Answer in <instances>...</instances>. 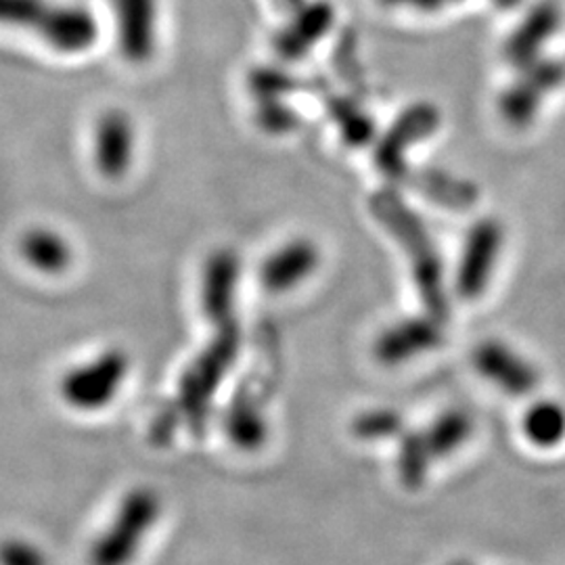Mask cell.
Wrapping results in <instances>:
<instances>
[{"label":"cell","instance_id":"6da1fadb","mask_svg":"<svg viewBox=\"0 0 565 565\" xmlns=\"http://www.w3.org/2000/svg\"><path fill=\"white\" fill-rule=\"evenodd\" d=\"M371 210L375 218L403 243L427 315L440 323H446L450 317V306L446 298L443 260L422 218L390 191L377 193L371 200Z\"/></svg>","mask_w":565,"mask_h":565},{"label":"cell","instance_id":"7a4b0ae2","mask_svg":"<svg viewBox=\"0 0 565 565\" xmlns=\"http://www.w3.org/2000/svg\"><path fill=\"white\" fill-rule=\"evenodd\" d=\"M0 25L34 32L65 55L86 53L99 39V23L84 4L57 0H0Z\"/></svg>","mask_w":565,"mask_h":565},{"label":"cell","instance_id":"3957f363","mask_svg":"<svg viewBox=\"0 0 565 565\" xmlns=\"http://www.w3.org/2000/svg\"><path fill=\"white\" fill-rule=\"evenodd\" d=\"M242 333L237 323L218 327V335L207 343L202 354L182 373L177 408L195 431H202L210 415V404L223 384L224 375L239 356Z\"/></svg>","mask_w":565,"mask_h":565},{"label":"cell","instance_id":"277c9868","mask_svg":"<svg viewBox=\"0 0 565 565\" xmlns=\"http://www.w3.org/2000/svg\"><path fill=\"white\" fill-rule=\"evenodd\" d=\"M162 513L160 497L151 488H137L121 499L120 507L90 546V565H128L139 555L147 534Z\"/></svg>","mask_w":565,"mask_h":565},{"label":"cell","instance_id":"5b68a950","mask_svg":"<svg viewBox=\"0 0 565 565\" xmlns=\"http://www.w3.org/2000/svg\"><path fill=\"white\" fill-rule=\"evenodd\" d=\"M128 375V356L109 350L88 363L74 366L61 380L63 401L78 411H99L111 403Z\"/></svg>","mask_w":565,"mask_h":565},{"label":"cell","instance_id":"8992f818","mask_svg":"<svg viewBox=\"0 0 565 565\" xmlns=\"http://www.w3.org/2000/svg\"><path fill=\"white\" fill-rule=\"evenodd\" d=\"M505 242L503 226L494 218L473 224L467 233L457 268V291L461 298H480L490 282Z\"/></svg>","mask_w":565,"mask_h":565},{"label":"cell","instance_id":"52a82bcc","mask_svg":"<svg viewBox=\"0 0 565 565\" xmlns=\"http://www.w3.org/2000/svg\"><path fill=\"white\" fill-rule=\"evenodd\" d=\"M121 57L135 65L151 61L158 49V0H109Z\"/></svg>","mask_w":565,"mask_h":565},{"label":"cell","instance_id":"ba28073f","mask_svg":"<svg viewBox=\"0 0 565 565\" xmlns=\"http://www.w3.org/2000/svg\"><path fill=\"white\" fill-rule=\"evenodd\" d=\"M137 128L121 109H107L99 116L93 132V153L97 170L107 179H121L135 160Z\"/></svg>","mask_w":565,"mask_h":565},{"label":"cell","instance_id":"9c48e42d","mask_svg":"<svg viewBox=\"0 0 565 565\" xmlns=\"http://www.w3.org/2000/svg\"><path fill=\"white\" fill-rule=\"evenodd\" d=\"M473 366L490 384L501 387L507 394L525 396L539 387V371L505 342L488 340L476 348Z\"/></svg>","mask_w":565,"mask_h":565},{"label":"cell","instance_id":"30bf717a","mask_svg":"<svg viewBox=\"0 0 565 565\" xmlns=\"http://www.w3.org/2000/svg\"><path fill=\"white\" fill-rule=\"evenodd\" d=\"M242 279V263L233 249L214 252L203 266L202 306L210 323H235V300Z\"/></svg>","mask_w":565,"mask_h":565},{"label":"cell","instance_id":"8fae6325","mask_svg":"<svg viewBox=\"0 0 565 565\" xmlns=\"http://www.w3.org/2000/svg\"><path fill=\"white\" fill-rule=\"evenodd\" d=\"M445 342L443 323L434 317H411L387 327L375 342V356L380 363L401 364L431 352Z\"/></svg>","mask_w":565,"mask_h":565},{"label":"cell","instance_id":"7c38bea8","mask_svg":"<svg viewBox=\"0 0 565 565\" xmlns=\"http://www.w3.org/2000/svg\"><path fill=\"white\" fill-rule=\"evenodd\" d=\"M522 70V81L515 82L501 102V114L513 126H524L527 121L534 120L543 103V95L559 86L565 78V67L562 63H541L536 60Z\"/></svg>","mask_w":565,"mask_h":565},{"label":"cell","instance_id":"4fadbf2b","mask_svg":"<svg viewBox=\"0 0 565 565\" xmlns=\"http://www.w3.org/2000/svg\"><path fill=\"white\" fill-rule=\"evenodd\" d=\"M335 21V11L327 0H306L302 7L291 11V20L275 36V51L282 60H302L308 51L323 41Z\"/></svg>","mask_w":565,"mask_h":565},{"label":"cell","instance_id":"5bb4252c","mask_svg":"<svg viewBox=\"0 0 565 565\" xmlns=\"http://www.w3.org/2000/svg\"><path fill=\"white\" fill-rule=\"evenodd\" d=\"M321 264V252L310 239H294L275 249L260 266V282L270 294H285L306 281Z\"/></svg>","mask_w":565,"mask_h":565},{"label":"cell","instance_id":"9a60e30c","mask_svg":"<svg viewBox=\"0 0 565 565\" xmlns=\"http://www.w3.org/2000/svg\"><path fill=\"white\" fill-rule=\"evenodd\" d=\"M438 126V114L431 105H415L387 130L384 141L377 147V166L390 179L404 174V156L413 142L425 139Z\"/></svg>","mask_w":565,"mask_h":565},{"label":"cell","instance_id":"2e32d148","mask_svg":"<svg viewBox=\"0 0 565 565\" xmlns=\"http://www.w3.org/2000/svg\"><path fill=\"white\" fill-rule=\"evenodd\" d=\"M559 18H562L559 9L553 2H545V4L536 7L507 44L509 60L520 67H525L539 60L541 46L557 30Z\"/></svg>","mask_w":565,"mask_h":565},{"label":"cell","instance_id":"e0dca14e","mask_svg":"<svg viewBox=\"0 0 565 565\" xmlns=\"http://www.w3.org/2000/svg\"><path fill=\"white\" fill-rule=\"evenodd\" d=\"M21 258L44 275H61L74 260L72 245L51 228H30L20 242Z\"/></svg>","mask_w":565,"mask_h":565},{"label":"cell","instance_id":"ac0fdd59","mask_svg":"<svg viewBox=\"0 0 565 565\" xmlns=\"http://www.w3.org/2000/svg\"><path fill=\"white\" fill-rule=\"evenodd\" d=\"M223 425L228 440L245 450L260 448L268 436V422L263 406L249 394H242L228 404Z\"/></svg>","mask_w":565,"mask_h":565},{"label":"cell","instance_id":"d6986e66","mask_svg":"<svg viewBox=\"0 0 565 565\" xmlns=\"http://www.w3.org/2000/svg\"><path fill=\"white\" fill-rule=\"evenodd\" d=\"M473 434V419L461 411L450 408L438 415L431 425L424 429L425 443L429 446L434 459H445L457 452Z\"/></svg>","mask_w":565,"mask_h":565},{"label":"cell","instance_id":"ffe728a7","mask_svg":"<svg viewBox=\"0 0 565 565\" xmlns=\"http://www.w3.org/2000/svg\"><path fill=\"white\" fill-rule=\"evenodd\" d=\"M525 438L532 445L548 448L565 438V408L555 401H539L524 415Z\"/></svg>","mask_w":565,"mask_h":565},{"label":"cell","instance_id":"44dd1931","mask_svg":"<svg viewBox=\"0 0 565 565\" xmlns=\"http://www.w3.org/2000/svg\"><path fill=\"white\" fill-rule=\"evenodd\" d=\"M434 455L425 443L422 431H404L401 436V452H398V473L406 488H422L434 463Z\"/></svg>","mask_w":565,"mask_h":565},{"label":"cell","instance_id":"7402d4cb","mask_svg":"<svg viewBox=\"0 0 565 565\" xmlns=\"http://www.w3.org/2000/svg\"><path fill=\"white\" fill-rule=\"evenodd\" d=\"M352 429L361 440H390L403 436L404 419L401 413L392 408H373L359 415Z\"/></svg>","mask_w":565,"mask_h":565},{"label":"cell","instance_id":"603a6c76","mask_svg":"<svg viewBox=\"0 0 565 565\" xmlns=\"http://www.w3.org/2000/svg\"><path fill=\"white\" fill-rule=\"evenodd\" d=\"M249 88L258 102L285 99V95L294 88L291 78L275 67H260L249 74Z\"/></svg>","mask_w":565,"mask_h":565},{"label":"cell","instance_id":"cb8c5ba5","mask_svg":"<svg viewBox=\"0 0 565 565\" xmlns=\"http://www.w3.org/2000/svg\"><path fill=\"white\" fill-rule=\"evenodd\" d=\"M333 116L342 128L343 139L350 145H363L373 137V124L359 109L350 107V103H333Z\"/></svg>","mask_w":565,"mask_h":565},{"label":"cell","instance_id":"d4e9b609","mask_svg":"<svg viewBox=\"0 0 565 565\" xmlns=\"http://www.w3.org/2000/svg\"><path fill=\"white\" fill-rule=\"evenodd\" d=\"M258 121L268 132H287L298 124L296 111L285 103V99L258 102Z\"/></svg>","mask_w":565,"mask_h":565},{"label":"cell","instance_id":"484cf974","mask_svg":"<svg viewBox=\"0 0 565 565\" xmlns=\"http://www.w3.org/2000/svg\"><path fill=\"white\" fill-rule=\"evenodd\" d=\"M0 565H49V559L41 546L21 539H9L0 543Z\"/></svg>","mask_w":565,"mask_h":565},{"label":"cell","instance_id":"4316f807","mask_svg":"<svg viewBox=\"0 0 565 565\" xmlns=\"http://www.w3.org/2000/svg\"><path fill=\"white\" fill-rule=\"evenodd\" d=\"M387 7H413V9H419V11H438L443 4H446L445 0H380Z\"/></svg>","mask_w":565,"mask_h":565},{"label":"cell","instance_id":"83f0119b","mask_svg":"<svg viewBox=\"0 0 565 565\" xmlns=\"http://www.w3.org/2000/svg\"><path fill=\"white\" fill-rule=\"evenodd\" d=\"M275 2H277L281 9H285V11H289V13H291V11H296L298 7H302L306 0H275Z\"/></svg>","mask_w":565,"mask_h":565},{"label":"cell","instance_id":"f1b7e54d","mask_svg":"<svg viewBox=\"0 0 565 565\" xmlns=\"http://www.w3.org/2000/svg\"><path fill=\"white\" fill-rule=\"evenodd\" d=\"M497 2H499V0H497ZM501 2H503V4H509V2H515V0H501Z\"/></svg>","mask_w":565,"mask_h":565},{"label":"cell","instance_id":"f546056e","mask_svg":"<svg viewBox=\"0 0 565 565\" xmlns=\"http://www.w3.org/2000/svg\"><path fill=\"white\" fill-rule=\"evenodd\" d=\"M445 2H450V0H445Z\"/></svg>","mask_w":565,"mask_h":565}]
</instances>
